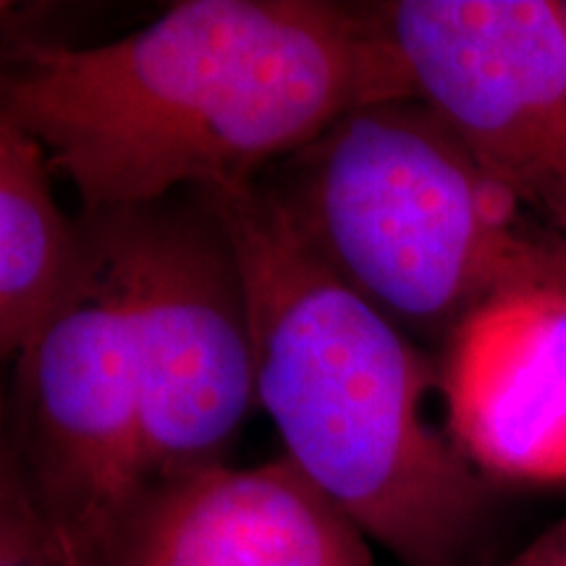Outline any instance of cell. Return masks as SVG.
I'll return each mask as SVG.
<instances>
[{"mask_svg":"<svg viewBox=\"0 0 566 566\" xmlns=\"http://www.w3.org/2000/svg\"><path fill=\"white\" fill-rule=\"evenodd\" d=\"M202 192L242 263L283 457L399 566H488L495 485L428 417L443 386L428 352L323 263L263 179Z\"/></svg>","mask_w":566,"mask_h":566,"instance_id":"7a4b0ae2","label":"cell"},{"mask_svg":"<svg viewBox=\"0 0 566 566\" xmlns=\"http://www.w3.org/2000/svg\"><path fill=\"white\" fill-rule=\"evenodd\" d=\"M80 221L129 328L147 483L226 464L258 388L250 294L221 216L187 189Z\"/></svg>","mask_w":566,"mask_h":566,"instance_id":"277c9868","label":"cell"},{"mask_svg":"<svg viewBox=\"0 0 566 566\" xmlns=\"http://www.w3.org/2000/svg\"><path fill=\"white\" fill-rule=\"evenodd\" d=\"M401 97L412 74L373 3L184 0L105 45H13L0 122L103 212L260 181L349 111Z\"/></svg>","mask_w":566,"mask_h":566,"instance_id":"6da1fadb","label":"cell"},{"mask_svg":"<svg viewBox=\"0 0 566 566\" xmlns=\"http://www.w3.org/2000/svg\"><path fill=\"white\" fill-rule=\"evenodd\" d=\"M537 541H541L543 546L551 551V554H556L558 558H564V562H566V516L562 522H558L556 527H551L546 535L537 537Z\"/></svg>","mask_w":566,"mask_h":566,"instance_id":"8fae6325","label":"cell"},{"mask_svg":"<svg viewBox=\"0 0 566 566\" xmlns=\"http://www.w3.org/2000/svg\"><path fill=\"white\" fill-rule=\"evenodd\" d=\"M488 566H566V562L564 558H558L556 554H551L541 541H533L527 548H522L520 554L506 558V562L488 564Z\"/></svg>","mask_w":566,"mask_h":566,"instance_id":"30bf717a","label":"cell"},{"mask_svg":"<svg viewBox=\"0 0 566 566\" xmlns=\"http://www.w3.org/2000/svg\"><path fill=\"white\" fill-rule=\"evenodd\" d=\"M325 265L420 346L514 307L566 313V239L422 97L354 108L263 176Z\"/></svg>","mask_w":566,"mask_h":566,"instance_id":"3957f363","label":"cell"},{"mask_svg":"<svg viewBox=\"0 0 566 566\" xmlns=\"http://www.w3.org/2000/svg\"><path fill=\"white\" fill-rule=\"evenodd\" d=\"M87 566H380L363 530L286 457L153 480Z\"/></svg>","mask_w":566,"mask_h":566,"instance_id":"52a82bcc","label":"cell"},{"mask_svg":"<svg viewBox=\"0 0 566 566\" xmlns=\"http://www.w3.org/2000/svg\"><path fill=\"white\" fill-rule=\"evenodd\" d=\"M562 11H564V19H566V0H562Z\"/></svg>","mask_w":566,"mask_h":566,"instance_id":"7c38bea8","label":"cell"},{"mask_svg":"<svg viewBox=\"0 0 566 566\" xmlns=\"http://www.w3.org/2000/svg\"><path fill=\"white\" fill-rule=\"evenodd\" d=\"M13 363L0 459L71 564L87 566L147 483L137 367L108 279Z\"/></svg>","mask_w":566,"mask_h":566,"instance_id":"8992f818","label":"cell"},{"mask_svg":"<svg viewBox=\"0 0 566 566\" xmlns=\"http://www.w3.org/2000/svg\"><path fill=\"white\" fill-rule=\"evenodd\" d=\"M417 97L530 216L566 239L562 0L373 3Z\"/></svg>","mask_w":566,"mask_h":566,"instance_id":"5b68a950","label":"cell"},{"mask_svg":"<svg viewBox=\"0 0 566 566\" xmlns=\"http://www.w3.org/2000/svg\"><path fill=\"white\" fill-rule=\"evenodd\" d=\"M0 566H74L6 459H0Z\"/></svg>","mask_w":566,"mask_h":566,"instance_id":"9c48e42d","label":"cell"},{"mask_svg":"<svg viewBox=\"0 0 566 566\" xmlns=\"http://www.w3.org/2000/svg\"><path fill=\"white\" fill-rule=\"evenodd\" d=\"M38 139L0 122V352L17 359L66 310L101 292L105 268L80 216L53 192Z\"/></svg>","mask_w":566,"mask_h":566,"instance_id":"ba28073f","label":"cell"}]
</instances>
